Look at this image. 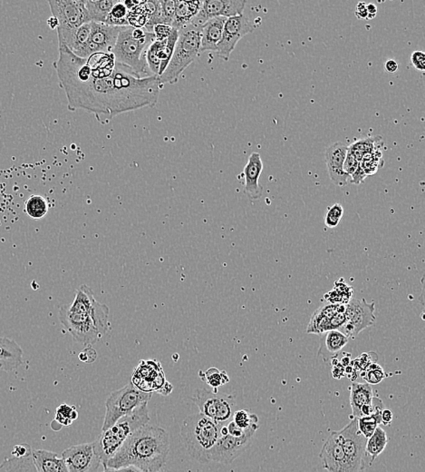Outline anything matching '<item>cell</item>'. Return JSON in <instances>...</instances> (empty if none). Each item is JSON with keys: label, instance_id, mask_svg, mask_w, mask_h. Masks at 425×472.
Returning <instances> with one entry per match:
<instances>
[{"label": "cell", "instance_id": "cell-1", "mask_svg": "<svg viewBox=\"0 0 425 472\" xmlns=\"http://www.w3.org/2000/svg\"><path fill=\"white\" fill-rule=\"evenodd\" d=\"M54 63L70 111L92 113L102 125L121 114L153 107L162 85L158 77L140 78L116 64L113 53L81 59L59 43Z\"/></svg>", "mask_w": 425, "mask_h": 472}, {"label": "cell", "instance_id": "cell-2", "mask_svg": "<svg viewBox=\"0 0 425 472\" xmlns=\"http://www.w3.org/2000/svg\"><path fill=\"white\" fill-rule=\"evenodd\" d=\"M170 436L161 427L146 424L129 436L105 469L132 466L144 472H159L167 461Z\"/></svg>", "mask_w": 425, "mask_h": 472}, {"label": "cell", "instance_id": "cell-3", "mask_svg": "<svg viewBox=\"0 0 425 472\" xmlns=\"http://www.w3.org/2000/svg\"><path fill=\"white\" fill-rule=\"evenodd\" d=\"M155 39V34L144 29L123 26L111 52L116 64L128 69L135 77H153L147 65L146 54Z\"/></svg>", "mask_w": 425, "mask_h": 472}, {"label": "cell", "instance_id": "cell-4", "mask_svg": "<svg viewBox=\"0 0 425 472\" xmlns=\"http://www.w3.org/2000/svg\"><path fill=\"white\" fill-rule=\"evenodd\" d=\"M109 307L99 303L91 314H75L66 305L59 310V321L75 341L91 347L111 329Z\"/></svg>", "mask_w": 425, "mask_h": 472}, {"label": "cell", "instance_id": "cell-5", "mask_svg": "<svg viewBox=\"0 0 425 472\" xmlns=\"http://www.w3.org/2000/svg\"><path fill=\"white\" fill-rule=\"evenodd\" d=\"M219 428L221 426L201 413L187 416L180 427V435L189 456L201 464L210 462V450L221 437Z\"/></svg>", "mask_w": 425, "mask_h": 472}, {"label": "cell", "instance_id": "cell-6", "mask_svg": "<svg viewBox=\"0 0 425 472\" xmlns=\"http://www.w3.org/2000/svg\"><path fill=\"white\" fill-rule=\"evenodd\" d=\"M150 420L148 404H144L123 417L107 431L101 432L93 443L104 468L111 457L118 452L129 436L148 424Z\"/></svg>", "mask_w": 425, "mask_h": 472}, {"label": "cell", "instance_id": "cell-7", "mask_svg": "<svg viewBox=\"0 0 425 472\" xmlns=\"http://www.w3.org/2000/svg\"><path fill=\"white\" fill-rule=\"evenodd\" d=\"M178 31L179 35L173 55L167 69L159 77L162 86L165 84L173 85L177 83L180 75L197 59L200 53L201 28L190 24Z\"/></svg>", "mask_w": 425, "mask_h": 472}, {"label": "cell", "instance_id": "cell-8", "mask_svg": "<svg viewBox=\"0 0 425 472\" xmlns=\"http://www.w3.org/2000/svg\"><path fill=\"white\" fill-rule=\"evenodd\" d=\"M153 393H144L130 383L122 389L114 390L105 401V415L102 432L107 431L114 423L118 422L144 404H148Z\"/></svg>", "mask_w": 425, "mask_h": 472}, {"label": "cell", "instance_id": "cell-9", "mask_svg": "<svg viewBox=\"0 0 425 472\" xmlns=\"http://www.w3.org/2000/svg\"><path fill=\"white\" fill-rule=\"evenodd\" d=\"M200 413L212 420L217 425H226L231 422L236 406L233 396L218 395L212 390L199 389L192 397Z\"/></svg>", "mask_w": 425, "mask_h": 472}, {"label": "cell", "instance_id": "cell-10", "mask_svg": "<svg viewBox=\"0 0 425 472\" xmlns=\"http://www.w3.org/2000/svg\"><path fill=\"white\" fill-rule=\"evenodd\" d=\"M336 432L345 453L346 463L351 471L364 472L367 462L366 452L367 439L358 431L357 418L343 427L341 431Z\"/></svg>", "mask_w": 425, "mask_h": 472}, {"label": "cell", "instance_id": "cell-11", "mask_svg": "<svg viewBox=\"0 0 425 472\" xmlns=\"http://www.w3.org/2000/svg\"><path fill=\"white\" fill-rule=\"evenodd\" d=\"M51 12L57 22V33L72 31L84 24L90 23L86 1L82 0H51L48 1Z\"/></svg>", "mask_w": 425, "mask_h": 472}, {"label": "cell", "instance_id": "cell-12", "mask_svg": "<svg viewBox=\"0 0 425 472\" xmlns=\"http://www.w3.org/2000/svg\"><path fill=\"white\" fill-rule=\"evenodd\" d=\"M375 310V303L352 298L346 305V321L340 330L348 338L357 337L364 330L376 326Z\"/></svg>", "mask_w": 425, "mask_h": 472}, {"label": "cell", "instance_id": "cell-13", "mask_svg": "<svg viewBox=\"0 0 425 472\" xmlns=\"http://www.w3.org/2000/svg\"><path fill=\"white\" fill-rule=\"evenodd\" d=\"M122 28L91 22V34L88 41L75 55L78 58L88 59L93 54L113 52Z\"/></svg>", "mask_w": 425, "mask_h": 472}, {"label": "cell", "instance_id": "cell-14", "mask_svg": "<svg viewBox=\"0 0 425 472\" xmlns=\"http://www.w3.org/2000/svg\"><path fill=\"white\" fill-rule=\"evenodd\" d=\"M255 429L247 432L242 437H233L230 434L221 436L210 452V462L230 465L242 455L252 444Z\"/></svg>", "mask_w": 425, "mask_h": 472}, {"label": "cell", "instance_id": "cell-15", "mask_svg": "<svg viewBox=\"0 0 425 472\" xmlns=\"http://www.w3.org/2000/svg\"><path fill=\"white\" fill-rule=\"evenodd\" d=\"M256 26L244 15L229 17L223 28L222 40L219 41L217 53L219 58L228 61L232 51L235 50L241 38L254 31Z\"/></svg>", "mask_w": 425, "mask_h": 472}, {"label": "cell", "instance_id": "cell-16", "mask_svg": "<svg viewBox=\"0 0 425 472\" xmlns=\"http://www.w3.org/2000/svg\"><path fill=\"white\" fill-rule=\"evenodd\" d=\"M61 457L69 472H98L102 464L93 443L73 445Z\"/></svg>", "mask_w": 425, "mask_h": 472}, {"label": "cell", "instance_id": "cell-17", "mask_svg": "<svg viewBox=\"0 0 425 472\" xmlns=\"http://www.w3.org/2000/svg\"><path fill=\"white\" fill-rule=\"evenodd\" d=\"M348 146L341 142H337L325 150V163L331 181L337 186L343 188L348 183L349 177L343 172V165L348 155Z\"/></svg>", "mask_w": 425, "mask_h": 472}, {"label": "cell", "instance_id": "cell-18", "mask_svg": "<svg viewBox=\"0 0 425 472\" xmlns=\"http://www.w3.org/2000/svg\"><path fill=\"white\" fill-rule=\"evenodd\" d=\"M319 456L323 462V468L328 472H352L346 463L345 453L336 432H331Z\"/></svg>", "mask_w": 425, "mask_h": 472}, {"label": "cell", "instance_id": "cell-19", "mask_svg": "<svg viewBox=\"0 0 425 472\" xmlns=\"http://www.w3.org/2000/svg\"><path fill=\"white\" fill-rule=\"evenodd\" d=\"M262 170H263V163L261 155L257 152L252 153L249 156L248 163L244 167L243 174L245 178V188L244 191L250 201H258L261 199L263 188L259 183Z\"/></svg>", "mask_w": 425, "mask_h": 472}, {"label": "cell", "instance_id": "cell-20", "mask_svg": "<svg viewBox=\"0 0 425 472\" xmlns=\"http://www.w3.org/2000/svg\"><path fill=\"white\" fill-rule=\"evenodd\" d=\"M244 0H206L203 1L200 13L207 21L214 17H229L240 16L245 10Z\"/></svg>", "mask_w": 425, "mask_h": 472}, {"label": "cell", "instance_id": "cell-21", "mask_svg": "<svg viewBox=\"0 0 425 472\" xmlns=\"http://www.w3.org/2000/svg\"><path fill=\"white\" fill-rule=\"evenodd\" d=\"M346 310V305H328L321 306L316 310L310 319L309 326L307 328V333L310 335H322L323 333L331 330V320L339 312H343Z\"/></svg>", "mask_w": 425, "mask_h": 472}, {"label": "cell", "instance_id": "cell-22", "mask_svg": "<svg viewBox=\"0 0 425 472\" xmlns=\"http://www.w3.org/2000/svg\"><path fill=\"white\" fill-rule=\"evenodd\" d=\"M23 363V350L20 345L8 337H0V370L12 372Z\"/></svg>", "mask_w": 425, "mask_h": 472}, {"label": "cell", "instance_id": "cell-23", "mask_svg": "<svg viewBox=\"0 0 425 472\" xmlns=\"http://www.w3.org/2000/svg\"><path fill=\"white\" fill-rule=\"evenodd\" d=\"M226 20H227L226 17H214V19L208 20L201 26L200 52H205V51L217 52L219 41L222 40Z\"/></svg>", "mask_w": 425, "mask_h": 472}, {"label": "cell", "instance_id": "cell-24", "mask_svg": "<svg viewBox=\"0 0 425 472\" xmlns=\"http://www.w3.org/2000/svg\"><path fill=\"white\" fill-rule=\"evenodd\" d=\"M33 462L38 472H69L59 454L47 450H32Z\"/></svg>", "mask_w": 425, "mask_h": 472}, {"label": "cell", "instance_id": "cell-25", "mask_svg": "<svg viewBox=\"0 0 425 472\" xmlns=\"http://www.w3.org/2000/svg\"><path fill=\"white\" fill-rule=\"evenodd\" d=\"M372 387L369 383H354L350 388V405L355 418H361L364 408L372 405L373 398Z\"/></svg>", "mask_w": 425, "mask_h": 472}, {"label": "cell", "instance_id": "cell-26", "mask_svg": "<svg viewBox=\"0 0 425 472\" xmlns=\"http://www.w3.org/2000/svg\"><path fill=\"white\" fill-rule=\"evenodd\" d=\"M203 1H185V0H176V10L171 26L180 30L185 28L191 24L196 15L200 12Z\"/></svg>", "mask_w": 425, "mask_h": 472}, {"label": "cell", "instance_id": "cell-27", "mask_svg": "<svg viewBox=\"0 0 425 472\" xmlns=\"http://www.w3.org/2000/svg\"><path fill=\"white\" fill-rule=\"evenodd\" d=\"M99 302L95 300L93 291L86 284H82L77 290L75 299L71 305H66L69 312L75 314H91Z\"/></svg>", "mask_w": 425, "mask_h": 472}, {"label": "cell", "instance_id": "cell-28", "mask_svg": "<svg viewBox=\"0 0 425 472\" xmlns=\"http://www.w3.org/2000/svg\"><path fill=\"white\" fill-rule=\"evenodd\" d=\"M348 342L349 338L341 330H328L322 335L319 354H323L324 356H337Z\"/></svg>", "mask_w": 425, "mask_h": 472}, {"label": "cell", "instance_id": "cell-29", "mask_svg": "<svg viewBox=\"0 0 425 472\" xmlns=\"http://www.w3.org/2000/svg\"><path fill=\"white\" fill-rule=\"evenodd\" d=\"M174 10H176V1L173 0H162L159 1V5L155 13L150 17L144 29L148 32H153V26L156 25L171 26L173 24L174 17Z\"/></svg>", "mask_w": 425, "mask_h": 472}, {"label": "cell", "instance_id": "cell-30", "mask_svg": "<svg viewBox=\"0 0 425 472\" xmlns=\"http://www.w3.org/2000/svg\"><path fill=\"white\" fill-rule=\"evenodd\" d=\"M116 0H86L90 22L105 24Z\"/></svg>", "mask_w": 425, "mask_h": 472}, {"label": "cell", "instance_id": "cell-31", "mask_svg": "<svg viewBox=\"0 0 425 472\" xmlns=\"http://www.w3.org/2000/svg\"><path fill=\"white\" fill-rule=\"evenodd\" d=\"M388 441L387 432L380 426L376 428L373 434L369 439H367L366 452L367 457H370V464H372L380 454L384 452L387 446Z\"/></svg>", "mask_w": 425, "mask_h": 472}, {"label": "cell", "instance_id": "cell-32", "mask_svg": "<svg viewBox=\"0 0 425 472\" xmlns=\"http://www.w3.org/2000/svg\"><path fill=\"white\" fill-rule=\"evenodd\" d=\"M0 472H38L34 462H33L32 454L23 458H5L0 463Z\"/></svg>", "mask_w": 425, "mask_h": 472}, {"label": "cell", "instance_id": "cell-33", "mask_svg": "<svg viewBox=\"0 0 425 472\" xmlns=\"http://www.w3.org/2000/svg\"><path fill=\"white\" fill-rule=\"evenodd\" d=\"M49 210L47 200L42 195H31L25 203V212L30 218L39 220L47 215Z\"/></svg>", "mask_w": 425, "mask_h": 472}, {"label": "cell", "instance_id": "cell-34", "mask_svg": "<svg viewBox=\"0 0 425 472\" xmlns=\"http://www.w3.org/2000/svg\"><path fill=\"white\" fill-rule=\"evenodd\" d=\"M167 38L164 39V40H156L155 39V41L150 44L148 50H147V65H148L153 76L159 77L160 68H161V52L167 45Z\"/></svg>", "mask_w": 425, "mask_h": 472}, {"label": "cell", "instance_id": "cell-35", "mask_svg": "<svg viewBox=\"0 0 425 472\" xmlns=\"http://www.w3.org/2000/svg\"><path fill=\"white\" fill-rule=\"evenodd\" d=\"M199 375H200L201 380L204 381L208 386L212 387V392L215 393H218L217 389L219 387L230 383V377H229L227 372L219 371V370L216 368H210L206 372L201 371L199 372Z\"/></svg>", "mask_w": 425, "mask_h": 472}, {"label": "cell", "instance_id": "cell-36", "mask_svg": "<svg viewBox=\"0 0 425 472\" xmlns=\"http://www.w3.org/2000/svg\"><path fill=\"white\" fill-rule=\"evenodd\" d=\"M352 288L348 287L346 282H337L334 289L325 296V299L331 302V305H343L352 299Z\"/></svg>", "mask_w": 425, "mask_h": 472}, {"label": "cell", "instance_id": "cell-37", "mask_svg": "<svg viewBox=\"0 0 425 472\" xmlns=\"http://www.w3.org/2000/svg\"><path fill=\"white\" fill-rule=\"evenodd\" d=\"M129 10L125 3L117 2L108 15L105 25L111 26H128Z\"/></svg>", "mask_w": 425, "mask_h": 472}, {"label": "cell", "instance_id": "cell-38", "mask_svg": "<svg viewBox=\"0 0 425 472\" xmlns=\"http://www.w3.org/2000/svg\"><path fill=\"white\" fill-rule=\"evenodd\" d=\"M381 413L382 411L357 419L358 431L364 438L369 439L373 434L376 428L381 425Z\"/></svg>", "mask_w": 425, "mask_h": 472}, {"label": "cell", "instance_id": "cell-39", "mask_svg": "<svg viewBox=\"0 0 425 472\" xmlns=\"http://www.w3.org/2000/svg\"><path fill=\"white\" fill-rule=\"evenodd\" d=\"M178 35H179V31L176 29H173V31H171L167 38V45H165L164 49L161 52V68H160L159 77L162 76L165 69H167L169 63L171 61V56L173 55V51L176 49L178 40Z\"/></svg>", "mask_w": 425, "mask_h": 472}, {"label": "cell", "instance_id": "cell-40", "mask_svg": "<svg viewBox=\"0 0 425 472\" xmlns=\"http://www.w3.org/2000/svg\"><path fill=\"white\" fill-rule=\"evenodd\" d=\"M77 418L78 413L75 406L61 404L56 409L55 422L62 426H70Z\"/></svg>", "mask_w": 425, "mask_h": 472}, {"label": "cell", "instance_id": "cell-41", "mask_svg": "<svg viewBox=\"0 0 425 472\" xmlns=\"http://www.w3.org/2000/svg\"><path fill=\"white\" fill-rule=\"evenodd\" d=\"M232 420L240 429L247 431L253 426H258V417L246 410L235 411Z\"/></svg>", "mask_w": 425, "mask_h": 472}, {"label": "cell", "instance_id": "cell-42", "mask_svg": "<svg viewBox=\"0 0 425 472\" xmlns=\"http://www.w3.org/2000/svg\"><path fill=\"white\" fill-rule=\"evenodd\" d=\"M361 376L370 386L371 384H373V386L378 384L387 377L384 370L376 363H371L370 365H367L364 372H362Z\"/></svg>", "mask_w": 425, "mask_h": 472}, {"label": "cell", "instance_id": "cell-43", "mask_svg": "<svg viewBox=\"0 0 425 472\" xmlns=\"http://www.w3.org/2000/svg\"><path fill=\"white\" fill-rule=\"evenodd\" d=\"M382 138V137L364 138V139L358 140L357 142L352 144L349 149L362 155L369 154L380 149L379 145Z\"/></svg>", "mask_w": 425, "mask_h": 472}, {"label": "cell", "instance_id": "cell-44", "mask_svg": "<svg viewBox=\"0 0 425 472\" xmlns=\"http://www.w3.org/2000/svg\"><path fill=\"white\" fill-rule=\"evenodd\" d=\"M343 215V208L341 204L337 203L333 204L327 210V215L325 218V224L328 228H336L339 227L340 222H341Z\"/></svg>", "mask_w": 425, "mask_h": 472}, {"label": "cell", "instance_id": "cell-45", "mask_svg": "<svg viewBox=\"0 0 425 472\" xmlns=\"http://www.w3.org/2000/svg\"><path fill=\"white\" fill-rule=\"evenodd\" d=\"M360 162L357 161V159L355 158V155H353V153L350 151L348 147V155L343 162V170L348 176H351L353 174L357 171V167H360Z\"/></svg>", "mask_w": 425, "mask_h": 472}, {"label": "cell", "instance_id": "cell-46", "mask_svg": "<svg viewBox=\"0 0 425 472\" xmlns=\"http://www.w3.org/2000/svg\"><path fill=\"white\" fill-rule=\"evenodd\" d=\"M412 67L417 69L418 71L424 72L425 70V54L424 51L416 50L410 56Z\"/></svg>", "mask_w": 425, "mask_h": 472}, {"label": "cell", "instance_id": "cell-47", "mask_svg": "<svg viewBox=\"0 0 425 472\" xmlns=\"http://www.w3.org/2000/svg\"><path fill=\"white\" fill-rule=\"evenodd\" d=\"M173 29V26H171L156 25L153 26V33L155 34L156 40H164L170 36Z\"/></svg>", "mask_w": 425, "mask_h": 472}, {"label": "cell", "instance_id": "cell-48", "mask_svg": "<svg viewBox=\"0 0 425 472\" xmlns=\"http://www.w3.org/2000/svg\"><path fill=\"white\" fill-rule=\"evenodd\" d=\"M12 457L16 458H23V457L29 456L32 454V448L28 443H22L16 445L12 450Z\"/></svg>", "mask_w": 425, "mask_h": 472}, {"label": "cell", "instance_id": "cell-49", "mask_svg": "<svg viewBox=\"0 0 425 472\" xmlns=\"http://www.w3.org/2000/svg\"><path fill=\"white\" fill-rule=\"evenodd\" d=\"M366 176V173L364 172L363 168H362L361 165H360L357 171L351 176L352 183H355V185H360V183H364Z\"/></svg>", "mask_w": 425, "mask_h": 472}, {"label": "cell", "instance_id": "cell-50", "mask_svg": "<svg viewBox=\"0 0 425 472\" xmlns=\"http://www.w3.org/2000/svg\"><path fill=\"white\" fill-rule=\"evenodd\" d=\"M355 16L360 20L367 19L366 4L364 2L358 3L357 10H355Z\"/></svg>", "mask_w": 425, "mask_h": 472}, {"label": "cell", "instance_id": "cell-51", "mask_svg": "<svg viewBox=\"0 0 425 472\" xmlns=\"http://www.w3.org/2000/svg\"><path fill=\"white\" fill-rule=\"evenodd\" d=\"M398 68H399V66H398V63L396 61V60L394 59L387 60L385 65V71H387V73L390 75L396 73V72L398 70Z\"/></svg>", "mask_w": 425, "mask_h": 472}, {"label": "cell", "instance_id": "cell-52", "mask_svg": "<svg viewBox=\"0 0 425 472\" xmlns=\"http://www.w3.org/2000/svg\"><path fill=\"white\" fill-rule=\"evenodd\" d=\"M394 415L390 410H382L381 413V422L385 426L390 425L393 422Z\"/></svg>", "mask_w": 425, "mask_h": 472}, {"label": "cell", "instance_id": "cell-53", "mask_svg": "<svg viewBox=\"0 0 425 472\" xmlns=\"http://www.w3.org/2000/svg\"><path fill=\"white\" fill-rule=\"evenodd\" d=\"M102 472H144L139 469L132 467V466H128V467H123L119 469H105V471Z\"/></svg>", "mask_w": 425, "mask_h": 472}, {"label": "cell", "instance_id": "cell-54", "mask_svg": "<svg viewBox=\"0 0 425 472\" xmlns=\"http://www.w3.org/2000/svg\"><path fill=\"white\" fill-rule=\"evenodd\" d=\"M366 11H367L366 20L375 19L376 13H378V7H376L375 4L366 5Z\"/></svg>", "mask_w": 425, "mask_h": 472}, {"label": "cell", "instance_id": "cell-55", "mask_svg": "<svg viewBox=\"0 0 425 472\" xmlns=\"http://www.w3.org/2000/svg\"><path fill=\"white\" fill-rule=\"evenodd\" d=\"M95 357L90 356V354H87L86 349L79 354V360H82L83 363H92L95 362Z\"/></svg>", "mask_w": 425, "mask_h": 472}, {"label": "cell", "instance_id": "cell-56", "mask_svg": "<svg viewBox=\"0 0 425 472\" xmlns=\"http://www.w3.org/2000/svg\"><path fill=\"white\" fill-rule=\"evenodd\" d=\"M173 389V386H171V383H169L168 381H167V383H165L164 386L162 388V390H160L159 393H161V395H170Z\"/></svg>", "mask_w": 425, "mask_h": 472}, {"label": "cell", "instance_id": "cell-57", "mask_svg": "<svg viewBox=\"0 0 425 472\" xmlns=\"http://www.w3.org/2000/svg\"><path fill=\"white\" fill-rule=\"evenodd\" d=\"M47 23L48 26L52 29H57V26H59V22H57L56 19L54 17H51L50 19L47 20Z\"/></svg>", "mask_w": 425, "mask_h": 472}, {"label": "cell", "instance_id": "cell-58", "mask_svg": "<svg viewBox=\"0 0 425 472\" xmlns=\"http://www.w3.org/2000/svg\"><path fill=\"white\" fill-rule=\"evenodd\" d=\"M159 472H167V471L162 470V471H160Z\"/></svg>", "mask_w": 425, "mask_h": 472}]
</instances>
